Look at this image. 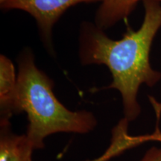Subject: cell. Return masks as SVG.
Returning a JSON list of instances; mask_svg holds the SVG:
<instances>
[{"label": "cell", "instance_id": "6da1fadb", "mask_svg": "<svg viewBox=\"0 0 161 161\" xmlns=\"http://www.w3.org/2000/svg\"><path fill=\"white\" fill-rule=\"evenodd\" d=\"M145 16L136 31L128 29L121 40H112L95 23L80 25L79 58L82 65L103 64L111 73L113 80L107 89L120 92L125 119L135 120L141 113L137 93L142 84L154 86L161 73L152 67L150 50L161 27V3L143 1Z\"/></svg>", "mask_w": 161, "mask_h": 161}, {"label": "cell", "instance_id": "7a4b0ae2", "mask_svg": "<svg viewBox=\"0 0 161 161\" xmlns=\"http://www.w3.org/2000/svg\"><path fill=\"white\" fill-rule=\"evenodd\" d=\"M17 63L15 114L25 112L27 114L25 135L34 149H43L44 140L51 134H85L95 129L98 122L92 112L72 111L56 98L53 92L54 81L37 67L31 50H24Z\"/></svg>", "mask_w": 161, "mask_h": 161}, {"label": "cell", "instance_id": "3957f363", "mask_svg": "<svg viewBox=\"0 0 161 161\" xmlns=\"http://www.w3.org/2000/svg\"><path fill=\"white\" fill-rule=\"evenodd\" d=\"M102 3V0H0L4 11L20 10L35 18L44 43L52 49V29L60 17L72 6L80 3Z\"/></svg>", "mask_w": 161, "mask_h": 161}, {"label": "cell", "instance_id": "277c9868", "mask_svg": "<svg viewBox=\"0 0 161 161\" xmlns=\"http://www.w3.org/2000/svg\"><path fill=\"white\" fill-rule=\"evenodd\" d=\"M17 75L14 65L5 55H0V124L11 122L15 114Z\"/></svg>", "mask_w": 161, "mask_h": 161}, {"label": "cell", "instance_id": "5b68a950", "mask_svg": "<svg viewBox=\"0 0 161 161\" xmlns=\"http://www.w3.org/2000/svg\"><path fill=\"white\" fill-rule=\"evenodd\" d=\"M34 150L25 134L12 131L11 122L0 124V161H33Z\"/></svg>", "mask_w": 161, "mask_h": 161}, {"label": "cell", "instance_id": "8992f818", "mask_svg": "<svg viewBox=\"0 0 161 161\" xmlns=\"http://www.w3.org/2000/svg\"><path fill=\"white\" fill-rule=\"evenodd\" d=\"M140 1L146 0H102L97 10L95 24L102 29H108L121 20L126 19ZM160 2L161 0H154Z\"/></svg>", "mask_w": 161, "mask_h": 161}, {"label": "cell", "instance_id": "52a82bcc", "mask_svg": "<svg viewBox=\"0 0 161 161\" xmlns=\"http://www.w3.org/2000/svg\"><path fill=\"white\" fill-rule=\"evenodd\" d=\"M140 161H161V147L153 146L150 148Z\"/></svg>", "mask_w": 161, "mask_h": 161}, {"label": "cell", "instance_id": "ba28073f", "mask_svg": "<svg viewBox=\"0 0 161 161\" xmlns=\"http://www.w3.org/2000/svg\"><path fill=\"white\" fill-rule=\"evenodd\" d=\"M158 140H159V141H160V142H161V133H160V135H159Z\"/></svg>", "mask_w": 161, "mask_h": 161}]
</instances>
